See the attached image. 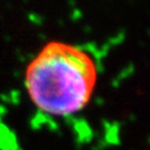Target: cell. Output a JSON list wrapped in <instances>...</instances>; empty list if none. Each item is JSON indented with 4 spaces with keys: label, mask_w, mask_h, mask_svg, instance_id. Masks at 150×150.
Wrapping results in <instances>:
<instances>
[{
    "label": "cell",
    "mask_w": 150,
    "mask_h": 150,
    "mask_svg": "<svg viewBox=\"0 0 150 150\" xmlns=\"http://www.w3.org/2000/svg\"><path fill=\"white\" fill-rule=\"evenodd\" d=\"M98 81L95 59L82 47L52 40L28 63L25 89L33 105L56 117H67L84 110Z\"/></svg>",
    "instance_id": "cell-1"
}]
</instances>
